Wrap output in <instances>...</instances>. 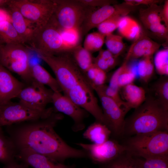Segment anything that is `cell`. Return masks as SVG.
<instances>
[{"mask_svg":"<svg viewBox=\"0 0 168 168\" xmlns=\"http://www.w3.org/2000/svg\"><path fill=\"white\" fill-rule=\"evenodd\" d=\"M63 118L62 114L55 112L45 119L7 126L6 130L17 150L28 148L62 163L69 158H88L84 150L69 146L55 131Z\"/></svg>","mask_w":168,"mask_h":168,"instance_id":"6da1fadb","label":"cell"},{"mask_svg":"<svg viewBox=\"0 0 168 168\" xmlns=\"http://www.w3.org/2000/svg\"><path fill=\"white\" fill-rule=\"evenodd\" d=\"M164 130L168 131V110L154 96L149 95L125 119L123 135Z\"/></svg>","mask_w":168,"mask_h":168,"instance_id":"7a4b0ae2","label":"cell"},{"mask_svg":"<svg viewBox=\"0 0 168 168\" xmlns=\"http://www.w3.org/2000/svg\"><path fill=\"white\" fill-rule=\"evenodd\" d=\"M168 131L135 135L122 144L132 156L148 159L168 157Z\"/></svg>","mask_w":168,"mask_h":168,"instance_id":"3957f363","label":"cell"},{"mask_svg":"<svg viewBox=\"0 0 168 168\" xmlns=\"http://www.w3.org/2000/svg\"><path fill=\"white\" fill-rule=\"evenodd\" d=\"M39 56L52 70L63 93L79 83L87 81L70 52L56 55Z\"/></svg>","mask_w":168,"mask_h":168,"instance_id":"277c9868","label":"cell"},{"mask_svg":"<svg viewBox=\"0 0 168 168\" xmlns=\"http://www.w3.org/2000/svg\"><path fill=\"white\" fill-rule=\"evenodd\" d=\"M61 28L53 15L45 25L38 28L29 44L38 55H53L69 52L63 42Z\"/></svg>","mask_w":168,"mask_h":168,"instance_id":"5b68a950","label":"cell"},{"mask_svg":"<svg viewBox=\"0 0 168 168\" xmlns=\"http://www.w3.org/2000/svg\"><path fill=\"white\" fill-rule=\"evenodd\" d=\"M0 64L9 71L19 75L27 84L32 81L30 73L29 53L24 44H1Z\"/></svg>","mask_w":168,"mask_h":168,"instance_id":"8992f818","label":"cell"},{"mask_svg":"<svg viewBox=\"0 0 168 168\" xmlns=\"http://www.w3.org/2000/svg\"><path fill=\"white\" fill-rule=\"evenodd\" d=\"M55 112L53 107L40 110L20 102L10 101L1 105L0 127L47 118Z\"/></svg>","mask_w":168,"mask_h":168,"instance_id":"52a82bcc","label":"cell"},{"mask_svg":"<svg viewBox=\"0 0 168 168\" xmlns=\"http://www.w3.org/2000/svg\"><path fill=\"white\" fill-rule=\"evenodd\" d=\"M54 16L59 25L65 29L81 28L88 15L96 9L86 6L78 0H56Z\"/></svg>","mask_w":168,"mask_h":168,"instance_id":"ba28073f","label":"cell"},{"mask_svg":"<svg viewBox=\"0 0 168 168\" xmlns=\"http://www.w3.org/2000/svg\"><path fill=\"white\" fill-rule=\"evenodd\" d=\"M8 4L39 28L48 22L57 5L56 0H11Z\"/></svg>","mask_w":168,"mask_h":168,"instance_id":"9c48e42d","label":"cell"},{"mask_svg":"<svg viewBox=\"0 0 168 168\" xmlns=\"http://www.w3.org/2000/svg\"><path fill=\"white\" fill-rule=\"evenodd\" d=\"M96 93L102 107L105 124L116 137L123 135L125 116L127 113L115 102L105 94L104 85L91 86Z\"/></svg>","mask_w":168,"mask_h":168,"instance_id":"30bf717a","label":"cell"},{"mask_svg":"<svg viewBox=\"0 0 168 168\" xmlns=\"http://www.w3.org/2000/svg\"><path fill=\"white\" fill-rule=\"evenodd\" d=\"M93 91L88 81H86L79 83L63 95L92 115L96 121L105 124L102 110Z\"/></svg>","mask_w":168,"mask_h":168,"instance_id":"8fae6325","label":"cell"},{"mask_svg":"<svg viewBox=\"0 0 168 168\" xmlns=\"http://www.w3.org/2000/svg\"><path fill=\"white\" fill-rule=\"evenodd\" d=\"M87 153L94 163L107 165L126 153L124 146L116 140L109 139L100 144L77 143Z\"/></svg>","mask_w":168,"mask_h":168,"instance_id":"7c38bea8","label":"cell"},{"mask_svg":"<svg viewBox=\"0 0 168 168\" xmlns=\"http://www.w3.org/2000/svg\"><path fill=\"white\" fill-rule=\"evenodd\" d=\"M54 91L33 80L21 90L17 98L19 102L34 109L43 110L52 103Z\"/></svg>","mask_w":168,"mask_h":168,"instance_id":"4fadbf2b","label":"cell"},{"mask_svg":"<svg viewBox=\"0 0 168 168\" xmlns=\"http://www.w3.org/2000/svg\"><path fill=\"white\" fill-rule=\"evenodd\" d=\"M52 103L56 112L64 114L73 120L74 123L71 128L73 132H79L85 128L84 120L89 115L86 110L77 105L61 92H54Z\"/></svg>","mask_w":168,"mask_h":168,"instance_id":"5bb4252c","label":"cell"},{"mask_svg":"<svg viewBox=\"0 0 168 168\" xmlns=\"http://www.w3.org/2000/svg\"><path fill=\"white\" fill-rule=\"evenodd\" d=\"M134 8V7L124 3L106 5L95 9L90 13L83 22L80 29L81 33L86 35L107 19L116 15L126 16Z\"/></svg>","mask_w":168,"mask_h":168,"instance_id":"9a60e30c","label":"cell"},{"mask_svg":"<svg viewBox=\"0 0 168 168\" xmlns=\"http://www.w3.org/2000/svg\"><path fill=\"white\" fill-rule=\"evenodd\" d=\"M16 159L33 168H77L75 164L67 165L55 161L28 148L18 149Z\"/></svg>","mask_w":168,"mask_h":168,"instance_id":"2e32d148","label":"cell"},{"mask_svg":"<svg viewBox=\"0 0 168 168\" xmlns=\"http://www.w3.org/2000/svg\"><path fill=\"white\" fill-rule=\"evenodd\" d=\"M10 71L0 64V105L6 104L17 98L21 90L26 86Z\"/></svg>","mask_w":168,"mask_h":168,"instance_id":"e0dca14e","label":"cell"},{"mask_svg":"<svg viewBox=\"0 0 168 168\" xmlns=\"http://www.w3.org/2000/svg\"><path fill=\"white\" fill-rule=\"evenodd\" d=\"M7 11L12 24L23 44H29L39 28L36 24L25 18L15 7L8 4Z\"/></svg>","mask_w":168,"mask_h":168,"instance_id":"ac0fdd59","label":"cell"},{"mask_svg":"<svg viewBox=\"0 0 168 168\" xmlns=\"http://www.w3.org/2000/svg\"><path fill=\"white\" fill-rule=\"evenodd\" d=\"M161 44L142 34L130 47L124 61L128 62L146 56H151L159 50Z\"/></svg>","mask_w":168,"mask_h":168,"instance_id":"d6986e66","label":"cell"},{"mask_svg":"<svg viewBox=\"0 0 168 168\" xmlns=\"http://www.w3.org/2000/svg\"><path fill=\"white\" fill-rule=\"evenodd\" d=\"M128 62L124 61L114 72L110 79V86L119 91L123 87L133 83L136 77V72Z\"/></svg>","mask_w":168,"mask_h":168,"instance_id":"ffe728a7","label":"cell"},{"mask_svg":"<svg viewBox=\"0 0 168 168\" xmlns=\"http://www.w3.org/2000/svg\"><path fill=\"white\" fill-rule=\"evenodd\" d=\"M122 96L130 110L136 109L145 100L146 96L144 89L133 83L122 88Z\"/></svg>","mask_w":168,"mask_h":168,"instance_id":"44dd1931","label":"cell"},{"mask_svg":"<svg viewBox=\"0 0 168 168\" xmlns=\"http://www.w3.org/2000/svg\"><path fill=\"white\" fill-rule=\"evenodd\" d=\"M111 134L110 130L106 125L96 121L88 127L83 136L93 144H100L109 140Z\"/></svg>","mask_w":168,"mask_h":168,"instance_id":"7402d4cb","label":"cell"},{"mask_svg":"<svg viewBox=\"0 0 168 168\" xmlns=\"http://www.w3.org/2000/svg\"><path fill=\"white\" fill-rule=\"evenodd\" d=\"M30 73L33 80L48 86L54 92H62L55 78L40 64L30 66Z\"/></svg>","mask_w":168,"mask_h":168,"instance_id":"603a6c76","label":"cell"},{"mask_svg":"<svg viewBox=\"0 0 168 168\" xmlns=\"http://www.w3.org/2000/svg\"><path fill=\"white\" fill-rule=\"evenodd\" d=\"M117 29L122 36L130 40L135 41L142 34L141 29L138 23L127 15L121 17Z\"/></svg>","mask_w":168,"mask_h":168,"instance_id":"cb8c5ba5","label":"cell"},{"mask_svg":"<svg viewBox=\"0 0 168 168\" xmlns=\"http://www.w3.org/2000/svg\"><path fill=\"white\" fill-rule=\"evenodd\" d=\"M17 149L9 136L4 134L0 127V162L6 165L15 160Z\"/></svg>","mask_w":168,"mask_h":168,"instance_id":"d4e9b609","label":"cell"},{"mask_svg":"<svg viewBox=\"0 0 168 168\" xmlns=\"http://www.w3.org/2000/svg\"><path fill=\"white\" fill-rule=\"evenodd\" d=\"M8 43L23 44L12 24L10 15L0 20V44Z\"/></svg>","mask_w":168,"mask_h":168,"instance_id":"484cf974","label":"cell"},{"mask_svg":"<svg viewBox=\"0 0 168 168\" xmlns=\"http://www.w3.org/2000/svg\"><path fill=\"white\" fill-rule=\"evenodd\" d=\"M162 8L157 4H153L140 10V20L146 28L161 23Z\"/></svg>","mask_w":168,"mask_h":168,"instance_id":"4316f807","label":"cell"},{"mask_svg":"<svg viewBox=\"0 0 168 168\" xmlns=\"http://www.w3.org/2000/svg\"><path fill=\"white\" fill-rule=\"evenodd\" d=\"M77 65L84 74L93 64V58L90 52L79 45L70 52Z\"/></svg>","mask_w":168,"mask_h":168,"instance_id":"83f0119b","label":"cell"},{"mask_svg":"<svg viewBox=\"0 0 168 168\" xmlns=\"http://www.w3.org/2000/svg\"><path fill=\"white\" fill-rule=\"evenodd\" d=\"M152 89L155 98L168 110V77L163 76L152 86Z\"/></svg>","mask_w":168,"mask_h":168,"instance_id":"f1b7e54d","label":"cell"},{"mask_svg":"<svg viewBox=\"0 0 168 168\" xmlns=\"http://www.w3.org/2000/svg\"><path fill=\"white\" fill-rule=\"evenodd\" d=\"M152 56L142 58L138 63L137 69L140 79L144 82H147L152 76L155 67Z\"/></svg>","mask_w":168,"mask_h":168,"instance_id":"f546056e","label":"cell"},{"mask_svg":"<svg viewBox=\"0 0 168 168\" xmlns=\"http://www.w3.org/2000/svg\"><path fill=\"white\" fill-rule=\"evenodd\" d=\"M130 156L138 168H168V157L144 159Z\"/></svg>","mask_w":168,"mask_h":168,"instance_id":"4dcf8cb0","label":"cell"},{"mask_svg":"<svg viewBox=\"0 0 168 168\" xmlns=\"http://www.w3.org/2000/svg\"><path fill=\"white\" fill-rule=\"evenodd\" d=\"M61 34L63 44L68 52H70L73 48L79 45L81 34L80 30L61 28Z\"/></svg>","mask_w":168,"mask_h":168,"instance_id":"1f68e13d","label":"cell"},{"mask_svg":"<svg viewBox=\"0 0 168 168\" xmlns=\"http://www.w3.org/2000/svg\"><path fill=\"white\" fill-rule=\"evenodd\" d=\"M105 37L99 32L89 34L85 39L83 47L91 53L100 51L105 43Z\"/></svg>","mask_w":168,"mask_h":168,"instance_id":"d6a6232c","label":"cell"},{"mask_svg":"<svg viewBox=\"0 0 168 168\" xmlns=\"http://www.w3.org/2000/svg\"><path fill=\"white\" fill-rule=\"evenodd\" d=\"M105 42L107 50L116 58L122 53L125 47L122 36L112 33L105 36Z\"/></svg>","mask_w":168,"mask_h":168,"instance_id":"836d02e7","label":"cell"},{"mask_svg":"<svg viewBox=\"0 0 168 168\" xmlns=\"http://www.w3.org/2000/svg\"><path fill=\"white\" fill-rule=\"evenodd\" d=\"M153 63L157 72L159 74L168 76V48L157 52L154 57Z\"/></svg>","mask_w":168,"mask_h":168,"instance_id":"e575fe53","label":"cell"},{"mask_svg":"<svg viewBox=\"0 0 168 168\" xmlns=\"http://www.w3.org/2000/svg\"><path fill=\"white\" fill-rule=\"evenodd\" d=\"M122 16L120 15H116L104 21L97 27L99 32L105 36L112 34L114 30L118 28L120 20Z\"/></svg>","mask_w":168,"mask_h":168,"instance_id":"d590c367","label":"cell"},{"mask_svg":"<svg viewBox=\"0 0 168 168\" xmlns=\"http://www.w3.org/2000/svg\"><path fill=\"white\" fill-rule=\"evenodd\" d=\"M105 166L107 168H138L131 156L126 153Z\"/></svg>","mask_w":168,"mask_h":168,"instance_id":"8d00e7d4","label":"cell"},{"mask_svg":"<svg viewBox=\"0 0 168 168\" xmlns=\"http://www.w3.org/2000/svg\"><path fill=\"white\" fill-rule=\"evenodd\" d=\"M104 89L106 95L113 100L127 113L130 110L127 103L120 96L119 90L105 84L104 85Z\"/></svg>","mask_w":168,"mask_h":168,"instance_id":"74e56055","label":"cell"},{"mask_svg":"<svg viewBox=\"0 0 168 168\" xmlns=\"http://www.w3.org/2000/svg\"><path fill=\"white\" fill-rule=\"evenodd\" d=\"M78 1L86 6L96 9L106 5L115 4V2L110 0H78Z\"/></svg>","mask_w":168,"mask_h":168,"instance_id":"f35d334b","label":"cell"},{"mask_svg":"<svg viewBox=\"0 0 168 168\" xmlns=\"http://www.w3.org/2000/svg\"><path fill=\"white\" fill-rule=\"evenodd\" d=\"M168 28L161 23L150 26L147 28L157 36L166 39L168 38Z\"/></svg>","mask_w":168,"mask_h":168,"instance_id":"ab89813d","label":"cell"},{"mask_svg":"<svg viewBox=\"0 0 168 168\" xmlns=\"http://www.w3.org/2000/svg\"><path fill=\"white\" fill-rule=\"evenodd\" d=\"M106 72L97 67L94 80L89 83L91 86H100L105 85L107 78Z\"/></svg>","mask_w":168,"mask_h":168,"instance_id":"60d3db41","label":"cell"},{"mask_svg":"<svg viewBox=\"0 0 168 168\" xmlns=\"http://www.w3.org/2000/svg\"><path fill=\"white\" fill-rule=\"evenodd\" d=\"M160 2L157 0H125L124 3L131 6H135L140 5H151L157 4Z\"/></svg>","mask_w":168,"mask_h":168,"instance_id":"b9f144b4","label":"cell"},{"mask_svg":"<svg viewBox=\"0 0 168 168\" xmlns=\"http://www.w3.org/2000/svg\"><path fill=\"white\" fill-rule=\"evenodd\" d=\"M93 63L99 68L106 72L110 69L106 61L98 55L93 58Z\"/></svg>","mask_w":168,"mask_h":168,"instance_id":"7bdbcfd3","label":"cell"},{"mask_svg":"<svg viewBox=\"0 0 168 168\" xmlns=\"http://www.w3.org/2000/svg\"><path fill=\"white\" fill-rule=\"evenodd\" d=\"M162 21L165 23L164 25L168 28V0H166L161 12Z\"/></svg>","mask_w":168,"mask_h":168,"instance_id":"ee69618b","label":"cell"},{"mask_svg":"<svg viewBox=\"0 0 168 168\" xmlns=\"http://www.w3.org/2000/svg\"><path fill=\"white\" fill-rule=\"evenodd\" d=\"M28 166L16 159L4 165V168H28Z\"/></svg>","mask_w":168,"mask_h":168,"instance_id":"f6af8a7d","label":"cell"},{"mask_svg":"<svg viewBox=\"0 0 168 168\" xmlns=\"http://www.w3.org/2000/svg\"><path fill=\"white\" fill-rule=\"evenodd\" d=\"M98 55L104 59L106 61L114 56V55L107 49H100L99 51V52Z\"/></svg>","mask_w":168,"mask_h":168,"instance_id":"bcb514c9","label":"cell"},{"mask_svg":"<svg viewBox=\"0 0 168 168\" xmlns=\"http://www.w3.org/2000/svg\"><path fill=\"white\" fill-rule=\"evenodd\" d=\"M10 1L9 0H0V6L7 5Z\"/></svg>","mask_w":168,"mask_h":168,"instance_id":"7dc6e473","label":"cell"},{"mask_svg":"<svg viewBox=\"0 0 168 168\" xmlns=\"http://www.w3.org/2000/svg\"><path fill=\"white\" fill-rule=\"evenodd\" d=\"M101 168H107V167H106V166L105 165V166H103V167H102Z\"/></svg>","mask_w":168,"mask_h":168,"instance_id":"c3c4849f","label":"cell"},{"mask_svg":"<svg viewBox=\"0 0 168 168\" xmlns=\"http://www.w3.org/2000/svg\"><path fill=\"white\" fill-rule=\"evenodd\" d=\"M1 44H0V48Z\"/></svg>","mask_w":168,"mask_h":168,"instance_id":"681fc988","label":"cell"},{"mask_svg":"<svg viewBox=\"0 0 168 168\" xmlns=\"http://www.w3.org/2000/svg\"><path fill=\"white\" fill-rule=\"evenodd\" d=\"M1 105H0V108Z\"/></svg>","mask_w":168,"mask_h":168,"instance_id":"f907efd6","label":"cell"}]
</instances>
